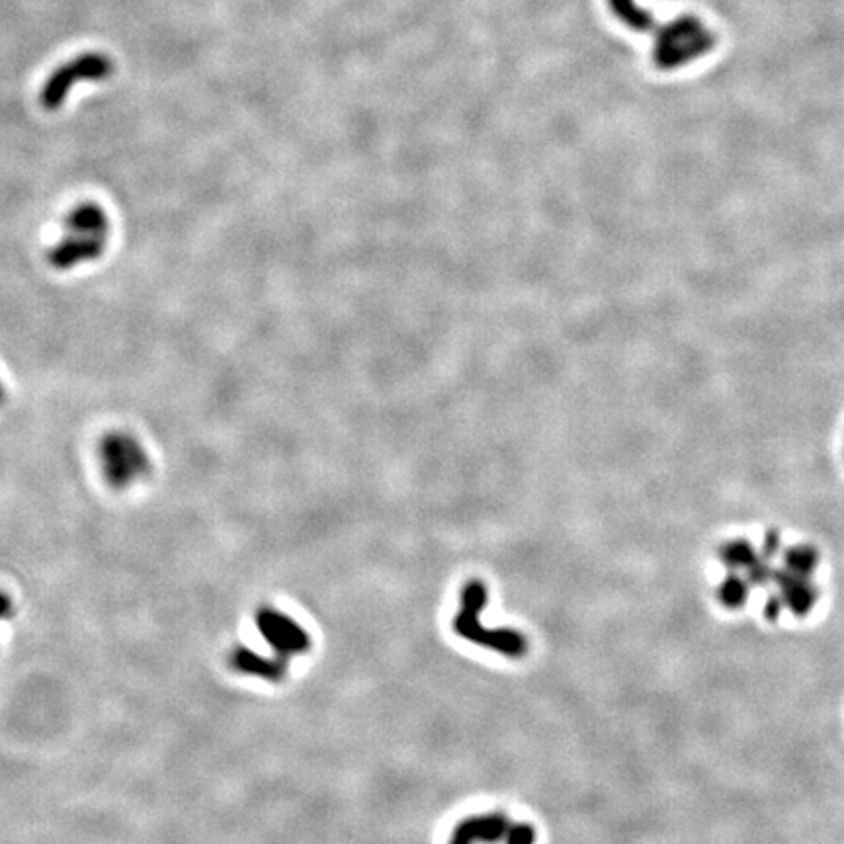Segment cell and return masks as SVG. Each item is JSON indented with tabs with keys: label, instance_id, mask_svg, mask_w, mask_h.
<instances>
[{
	"label": "cell",
	"instance_id": "cell-3",
	"mask_svg": "<svg viewBox=\"0 0 844 844\" xmlns=\"http://www.w3.org/2000/svg\"><path fill=\"white\" fill-rule=\"evenodd\" d=\"M98 458L106 483L112 489L124 491L151 471V458L143 442L124 430H114L104 436L98 446Z\"/></svg>",
	"mask_w": 844,
	"mask_h": 844
},
{
	"label": "cell",
	"instance_id": "cell-9",
	"mask_svg": "<svg viewBox=\"0 0 844 844\" xmlns=\"http://www.w3.org/2000/svg\"><path fill=\"white\" fill-rule=\"evenodd\" d=\"M4 397H6V391H4V385H2V381H0V403L4 401Z\"/></svg>",
	"mask_w": 844,
	"mask_h": 844
},
{
	"label": "cell",
	"instance_id": "cell-2",
	"mask_svg": "<svg viewBox=\"0 0 844 844\" xmlns=\"http://www.w3.org/2000/svg\"><path fill=\"white\" fill-rule=\"evenodd\" d=\"M653 36V63L661 71H675L704 57L718 42L694 14H680L673 22L657 26Z\"/></svg>",
	"mask_w": 844,
	"mask_h": 844
},
{
	"label": "cell",
	"instance_id": "cell-7",
	"mask_svg": "<svg viewBox=\"0 0 844 844\" xmlns=\"http://www.w3.org/2000/svg\"><path fill=\"white\" fill-rule=\"evenodd\" d=\"M612 14L635 34H653L659 26L653 14L637 0H608Z\"/></svg>",
	"mask_w": 844,
	"mask_h": 844
},
{
	"label": "cell",
	"instance_id": "cell-1",
	"mask_svg": "<svg viewBox=\"0 0 844 844\" xmlns=\"http://www.w3.org/2000/svg\"><path fill=\"white\" fill-rule=\"evenodd\" d=\"M110 241L108 213L94 202H83L65 219L61 239L49 249L47 260L55 270H73L100 258Z\"/></svg>",
	"mask_w": 844,
	"mask_h": 844
},
{
	"label": "cell",
	"instance_id": "cell-5",
	"mask_svg": "<svg viewBox=\"0 0 844 844\" xmlns=\"http://www.w3.org/2000/svg\"><path fill=\"white\" fill-rule=\"evenodd\" d=\"M256 626L276 655L286 661L309 647V637L299 624L274 608H262L256 614Z\"/></svg>",
	"mask_w": 844,
	"mask_h": 844
},
{
	"label": "cell",
	"instance_id": "cell-4",
	"mask_svg": "<svg viewBox=\"0 0 844 844\" xmlns=\"http://www.w3.org/2000/svg\"><path fill=\"white\" fill-rule=\"evenodd\" d=\"M114 73V61L104 53H85L57 67L45 81L40 94L43 108L55 112L61 108L77 83H102Z\"/></svg>",
	"mask_w": 844,
	"mask_h": 844
},
{
	"label": "cell",
	"instance_id": "cell-8",
	"mask_svg": "<svg viewBox=\"0 0 844 844\" xmlns=\"http://www.w3.org/2000/svg\"><path fill=\"white\" fill-rule=\"evenodd\" d=\"M10 612H12V602H10V598H8L4 592H0V620H2V618H6V616H10Z\"/></svg>",
	"mask_w": 844,
	"mask_h": 844
},
{
	"label": "cell",
	"instance_id": "cell-6",
	"mask_svg": "<svg viewBox=\"0 0 844 844\" xmlns=\"http://www.w3.org/2000/svg\"><path fill=\"white\" fill-rule=\"evenodd\" d=\"M286 665H288V661L278 657V655L276 657H264V655H258V653H254L251 649H245V647L237 649L231 655V667L235 671H239L243 675L262 678V680H270V682L284 678Z\"/></svg>",
	"mask_w": 844,
	"mask_h": 844
}]
</instances>
